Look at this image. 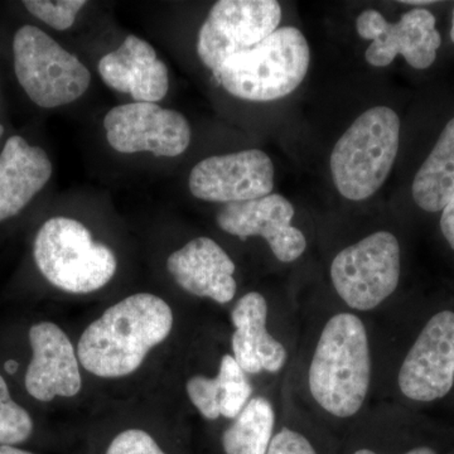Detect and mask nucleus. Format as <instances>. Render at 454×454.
<instances>
[{
  "instance_id": "1",
  "label": "nucleus",
  "mask_w": 454,
  "mask_h": 454,
  "mask_svg": "<svg viewBox=\"0 0 454 454\" xmlns=\"http://www.w3.org/2000/svg\"><path fill=\"white\" fill-rule=\"evenodd\" d=\"M173 312L163 298L138 293L109 307L83 331L77 357L83 369L104 379L136 372L146 355L172 333Z\"/></svg>"
},
{
  "instance_id": "2",
  "label": "nucleus",
  "mask_w": 454,
  "mask_h": 454,
  "mask_svg": "<svg viewBox=\"0 0 454 454\" xmlns=\"http://www.w3.org/2000/svg\"><path fill=\"white\" fill-rule=\"evenodd\" d=\"M309 379L310 394L327 413L349 418L363 408L372 382V355L357 316L339 313L325 324Z\"/></svg>"
},
{
  "instance_id": "3",
  "label": "nucleus",
  "mask_w": 454,
  "mask_h": 454,
  "mask_svg": "<svg viewBox=\"0 0 454 454\" xmlns=\"http://www.w3.org/2000/svg\"><path fill=\"white\" fill-rule=\"evenodd\" d=\"M309 64L310 49L303 33L282 27L252 49L229 57L212 73L232 97L264 103L292 94L303 82Z\"/></svg>"
},
{
  "instance_id": "4",
  "label": "nucleus",
  "mask_w": 454,
  "mask_h": 454,
  "mask_svg": "<svg viewBox=\"0 0 454 454\" xmlns=\"http://www.w3.org/2000/svg\"><path fill=\"white\" fill-rule=\"evenodd\" d=\"M400 142V119L387 106H375L352 122L337 140L330 167L340 196L364 201L389 177Z\"/></svg>"
},
{
  "instance_id": "5",
  "label": "nucleus",
  "mask_w": 454,
  "mask_h": 454,
  "mask_svg": "<svg viewBox=\"0 0 454 454\" xmlns=\"http://www.w3.org/2000/svg\"><path fill=\"white\" fill-rule=\"evenodd\" d=\"M33 256L47 282L71 294L104 288L118 269L113 250L94 241L88 227L70 217H52L41 226Z\"/></svg>"
},
{
  "instance_id": "6",
  "label": "nucleus",
  "mask_w": 454,
  "mask_h": 454,
  "mask_svg": "<svg viewBox=\"0 0 454 454\" xmlns=\"http://www.w3.org/2000/svg\"><path fill=\"white\" fill-rule=\"evenodd\" d=\"M13 56L18 82L37 106H67L88 91L91 74L86 66L38 27L18 29Z\"/></svg>"
},
{
  "instance_id": "7",
  "label": "nucleus",
  "mask_w": 454,
  "mask_h": 454,
  "mask_svg": "<svg viewBox=\"0 0 454 454\" xmlns=\"http://www.w3.org/2000/svg\"><path fill=\"white\" fill-rule=\"evenodd\" d=\"M400 271L399 241L378 231L337 254L331 279L349 309L372 310L396 291Z\"/></svg>"
},
{
  "instance_id": "8",
  "label": "nucleus",
  "mask_w": 454,
  "mask_h": 454,
  "mask_svg": "<svg viewBox=\"0 0 454 454\" xmlns=\"http://www.w3.org/2000/svg\"><path fill=\"white\" fill-rule=\"evenodd\" d=\"M280 20L282 7L276 0H220L200 28V59L217 70L229 57L252 49L276 32Z\"/></svg>"
},
{
  "instance_id": "9",
  "label": "nucleus",
  "mask_w": 454,
  "mask_h": 454,
  "mask_svg": "<svg viewBox=\"0 0 454 454\" xmlns=\"http://www.w3.org/2000/svg\"><path fill=\"white\" fill-rule=\"evenodd\" d=\"M110 146L119 153L151 152L155 157H177L191 143L190 122L176 110L154 103L113 107L104 119Z\"/></svg>"
},
{
  "instance_id": "10",
  "label": "nucleus",
  "mask_w": 454,
  "mask_h": 454,
  "mask_svg": "<svg viewBox=\"0 0 454 454\" xmlns=\"http://www.w3.org/2000/svg\"><path fill=\"white\" fill-rule=\"evenodd\" d=\"M435 23L427 9L409 11L396 23L387 22L380 12L367 9L358 16L356 29L361 38L372 41L365 52L370 65L385 67L402 55L411 67L426 70L437 59L442 43Z\"/></svg>"
},
{
  "instance_id": "11",
  "label": "nucleus",
  "mask_w": 454,
  "mask_h": 454,
  "mask_svg": "<svg viewBox=\"0 0 454 454\" xmlns=\"http://www.w3.org/2000/svg\"><path fill=\"white\" fill-rule=\"evenodd\" d=\"M191 193L207 202L250 201L270 195L274 164L260 149L214 155L197 163L188 179Z\"/></svg>"
},
{
  "instance_id": "12",
  "label": "nucleus",
  "mask_w": 454,
  "mask_h": 454,
  "mask_svg": "<svg viewBox=\"0 0 454 454\" xmlns=\"http://www.w3.org/2000/svg\"><path fill=\"white\" fill-rule=\"evenodd\" d=\"M400 391L415 402H434L454 384V312L429 319L400 367Z\"/></svg>"
},
{
  "instance_id": "13",
  "label": "nucleus",
  "mask_w": 454,
  "mask_h": 454,
  "mask_svg": "<svg viewBox=\"0 0 454 454\" xmlns=\"http://www.w3.org/2000/svg\"><path fill=\"white\" fill-rule=\"evenodd\" d=\"M294 207L286 197L270 193L250 201L226 203L216 223L227 234L245 239L262 236L282 262H292L306 252V236L292 226Z\"/></svg>"
},
{
  "instance_id": "14",
  "label": "nucleus",
  "mask_w": 454,
  "mask_h": 454,
  "mask_svg": "<svg viewBox=\"0 0 454 454\" xmlns=\"http://www.w3.org/2000/svg\"><path fill=\"white\" fill-rule=\"evenodd\" d=\"M28 337L32 358L25 384L29 395L44 403L76 396L82 387L79 357L64 330L52 322H38Z\"/></svg>"
},
{
  "instance_id": "15",
  "label": "nucleus",
  "mask_w": 454,
  "mask_h": 454,
  "mask_svg": "<svg viewBox=\"0 0 454 454\" xmlns=\"http://www.w3.org/2000/svg\"><path fill=\"white\" fill-rule=\"evenodd\" d=\"M98 71L109 88L129 94L134 103L155 104L168 92V68L153 46L137 35H128L118 50L104 56Z\"/></svg>"
},
{
  "instance_id": "16",
  "label": "nucleus",
  "mask_w": 454,
  "mask_h": 454,
  "mask_svg": "<svg viewBox=\"0 0 454 454\" xmlns=\"http://www.w3.org/2000/svg\"><path fill=\"white\" fill-rule=\"evenodd\" d=\"M167 268L176 283L196 297L226 304L238 291L234 262L210 238L193 239L170 254Z\"/></svg>"
},
{
  "instance_id": "17",
  "label": "nucleus",
  "mask_w": 454,
  "mask_h": 454,
  "mask_svg": "<svg viewBox=\"0 0 454 454\" xmlns=\"http://www.w3.org/2000/svg\"><path fill=\"white\" fill-rule=\"evenodd\" d=\"M51 176L52 163L43 149L22 137H11L0 153V221L25 210Z\"/></svg>"
},
{
  "instance_id": "18",
  "label": "nucleus",
  "mask_w": 454,
  "mask_h": 454,
  "mask_svg": "<svg viewBox=\"0 0 454 454\" xmlns=\"http://www.w3.org/2000/svg\"><path fill=\"white\" fill-rule=\"evenodd\" d=\"M235 333L231 346L235 360L245 372H278L286 361V348L267 330L268 303L258 292L245 294L231 313Z\"/></svg>"
},
{
  "instance_id": "19",
  "label": "nucleus",
  "mask_w": 454,
  "mask_h": 454,
  "mask_svg": "<svg viewBox=\"0 0 454 454\" xmlns=\"http://www.w3.org/2000/svg\"><path fill=\"white\" fill-rule=\"evenodd\" d=\"M413 199L422 210L443 211L454 197V118L415 175Z\"/></svg>"
},
{
  "instance_id": "20",
  "label": "nucleus",
  "mask_w": 454,
  "mask_h": 454,
  "mask_svg": "<svg viewBox=\"0 0 454 454\" xmlns=\"http://www.w3.org/2000/svg\"><path fill=\"white\" fill-rule=\"evenodd\" d=\"M274 426L271 403L265 397H254L223 433V450L226 454H267Z\"/></svg>"
},
{
  "instance_id": "21",
  "label": "nucleus",
  "mask_w": 454,
  "mask_h": 454,
  "mask_svg": "<svg viewBox=\"0 0 454 454\" xmlns=\"http://www.w3.org/2000/svg\"><path fill=\"white\" fill-rule=\"evenodd\" d=\"M216 378L219 381L220 414L227 419H235L249 403L252 384L232 355H223L221 358Z\"/></svg>"
},
{
  "instance_id": "22",
  "label": "nucleus",
  "mask_w": 454,
  "mask_h": 454,
  "mask_svg": "<svg viewBox=\"0 0 454 454\" xmlns=\"http://www.w3.org/2000/svg\"><path fill=\"white\" fill-rule=\"evenodd\" d=\"M32 417L14 402L4 378L0 375V446H17L31 438Z\"/></svg>"
},
{
  "instance_id": "23",
  "label": "nucleus",
  "mask_w": 454,
  "mask_h": 454,
  "mask_svg": "<svg viewBox=\"0 0 454 454\" xmlns=\"http://www.w3.org/2000/svg\"><path fill=\"white\" fill-rule=\"evenodd\" d=\"M85 0H26L27 11L56 31H66L74 25Z\"/></svg>"
},
{
  "instance_id": "24",
  "label": "nucleus",
  "mask_w": 454,
  "mask_h": 454,
  "mask_svg": "<svg viewBox=\"0 0 454 454\" xmlns=\"http://www.w3.org/2000/svg\"><path fill=\"white\" fill-rule=\"evenodd\" d=\"M106 454H167L155 439L143 429H127L119 433L107 447Z\"/></svg>"
},
{
  "instance_id": "25",
  "label": "nucleus",
  "mask_w": 454,
  "mask_h": 454,
  "mask_svg": "<svg viewBox=\"0 0 454 454\" xmlns=\"http://www.w3.org/2000/svg\"><path fill=\"white\" fill-rule=\"evenodd\" d=\"M267 454H317L309 439L294 430L284 428L271 439Z\"/></svg>"
},
{
  "instance_id": "26",
  "label": "nucleus",
  "mask_w": 454,
  "mask_h": 454,
  "mask_svg": "<svg viewBox=\"0 0 454 454\" xmlns=\"http://www.w3.org/2000/svg\"><path fill=\"white\" fill-rule=\"evenodd\" d=\"M441 230L448 244L454 250V197L442 211Z\"/></svg>"
},
{
  "instance_id": "27",
  "label": "nucleus",
  "mask_w": 454,
  "mask_h": 454,
  "mask_svg": "<svg viewBox=\"0 0 454 454\" xmlns=\"http://www.w3.org/2000/svg\"><path fill=\"white\" fill-rule=\"evenodd\" d=\"M354 454H378L375 452H372V450H358ZM405 454H437L435 453V450H433L432 448L429 447H418L414 448V450H409L408 453Z\"/></svg>"
},
{
  "instance_id": "28",
  "label": "nucleus",
  "mask_w": 454,
  "mask_h": 454,
  "mask_svg": "<svg viewBox=\"0 0 454 454\" xmlns=\"http://www.w3.org/2000/svg\"><path fill=\"white\" fill-rule=\"evenodd\" d=\"M0 454H35L12 446H0Z\"/></svg>"
},
{
  "instance_id": "29",
  "label": "nucleus",
  "mask_w": 454,
  "mask_h": 454,
  "mask_svg": "<svg viewBox=\"0 0 454 454\" xmlns=\"http://www.w3.org/2000/svg\"><path fill=\"white\" fill-rule=\"evenodd\" d=\"M402 3H404V4H413V5H418V4H432V0H405V2H402Z\"/></svg>"
},
{
  "instance_id": "30",
  "label": "nucleus",
  "mask_w": 454,
  "mask_h": 454,
  "mask_svg": "<svg viewBox=\"0 0 454 454\" xmlns=\"http://www.w3.org/2000/svg\"><path fill=\"white\" fill-rule=\"evenodd\" d=\"M450 40H452L454 43V11H453V18H452V28H450Z\"/></svg>"
},
{
  "instance_id": "31",
  "label": "nucleus",
  "mask_w": 454,
  "mask_h": 454,
  "mask_svg": "<svg viewBox=\"0 0 454 454\" xmlns=\"http://www.w3.org/2000/svg\"><path fill=\"white\" fill-rule=\"evenodd\" d=\"M3 134H4V128H3V125L0 124V138H2Z\"/></svg>"
}]
</instances>
